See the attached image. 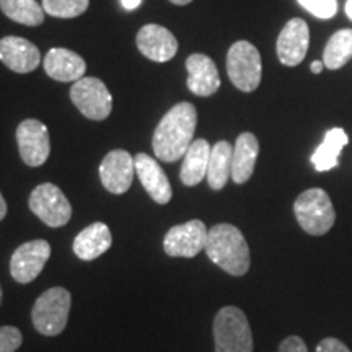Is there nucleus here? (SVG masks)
<instances>
[{"instance_id": "f257e3e1", "label": "nucleus", "mask_w": 352, "mask_h": 352, "mask_svg": "<svg viewBox=\"0 0 352 352\" xmlns=\"http://www.w3.org/2000/svg\"><path fill=\"white\" fill-rule=\"evenodd\" d=\"M197 124V111L195 104L182 101L175 104L158 122L153 132L152 147L155 157L162 162H176L192 144Z\"/></svg>"}, {"instance_id": "f03ea898", "label": "nucleus", "mask_w": 352, "mask_h": 352, "mask_svg": "<svg viewBox=\"0 0 352 352\" xmlns=\"http://www.w3.org/2000/svg\"><path fill=\"white\" fill-rule=\"evenodd\" d=\"M206 253L230 276H243L250 270V248L243 233L232 223H217L208 232Z\"/></svg>"}, {"instance_id": "7ed1b4c3", "label": "nucleus", "mask_w": 352, "mask_h": 352, "mask_svg": "<svg viewBox=\"0 0 352 352\" xmlns=\"http://www.w3.org/2000/svg\"><path fill=\"white\" fill-rule=\"evenodd\" d=\"M215 352H253L248 318L239 307H223L214 318Z\"/></svg>"}, {"instance_id": "20e7f679", "label": "nucleus", "mask_w": 352, "mask_h": 352, "mask_svg": "<svg viewBox=\"0 0 352 352\" xmlns=\"http://www.w3.org/2000/svg\"><path fill=\"white\" fill-rule=\"evenodd\" d=\"M294 212H296L298 226L314 236L328 233L336 220V212H334L328 192L320 188L303 191L296 199Z\"/></svg>"}, {"instance_id": "39448f33", "label": "nucleus", "mask_w": 352, "mask_h": 352, "mask_svg": "<svg viewBox=\"0 0 352 352\" xmlns=\"http://www.w3.org/2000/svg\"><path fill=\"white\" fill-rule=\"evenodd\" d=\"M72 296L67 289L52 287L41 294L34 302L32 318L33 324L44 336H56L67 327Z\"/></svg>"}, {"instance_id": "423d86ee", "label": "nucleus", "mask_w": 352, "mask_h": 352, "mask_svg": "<svg viewBox=\"0 0 352 352\" xmlns=\"http://www.w3.org/2000/svg\"><path fill=\"white\" fill-rule=\"evenodd\" d=\"M227 72L230 82L239 90L254 91L261 83L263 64L259 51L248 41H236L232 44L227 54Z\"/></svg>"}, {"instance_id": "0eeeda50", "label": "nucleus", "mask_w": 352, "mask_h": 352, "mask_svg": "<svg viewBox=\"0 0 352 352\" xmlns=\"http://www.w3.org/2000/svg\"><path fill=\"white\" fill-rule=\"evenodd\" d=\"M70 100L78 111L91 121L107 120L113 109V96L108 87L95 77H83L74 82Z\"/></svg>"}, {"instance_id": "6e6552de", "label": "nucleus", "mask_w": 352, "mask_h": 352, "mask_svg": "<svg viewBox=\"0 0 352 352\" xmlns=\"http://www.w3.org/2000/svg\"><path fill=\"white\" fill-rule=\"evenodd\" d=\"M30 209L47 227H63L72 217V206L60 188L43 183L30 196Z\"/></svg>"}, {"instance_id": "1a4fd4ad", "label": "nucleus", "mask_w": 352, "mask_h": 352, "mask_svg": "<svg viewBox=\"0 0 352 352\" xmlns=\"http://www.w3.org/2000/svg\"><path fill=\"white\" fill-rule=\"evenodd\" d=\"M208 228L202 220H189L182 226L171 227L164 239V248L168 256L195 258L206 248Z\"/></svg>"}, {"instance_id": "9d476101", "label": "nucleus", "mask_w": 352, "mask_h": 352, "mask_svg": "<svg viewBox=\"0 0 352 352\" xmlns=\"http://www.w3.org/2000/svg\"><path fill=\"white\" fill-rule=\"evenodd\" d=\"M51 256V245L46 240H32L20 245L10 258V274L16 283L30 284L41 274Z\"/></svg>"}, {"instance_id": "9b49d317", "label": "nucleus", "mask_w": 352, "mask_h": 352, "mask_svg": "<svg viewBox=\"0 0 352 352\" xmlns=\"http://www.w3.org/2000/svg\"><path fill=\"white\" fill-rule=\"evenodd\" d=\"M21 160L28 166H41L51 153L50 132L38 120H25L16 129Z\"/></svg>"}, {"instance_id": "f8f14e48", "label": "nucleus", "mask_w": 352, "mask_h": 352, "mask_svg": "<svg viewBox=\"0 0 352 352\" xmlns=\"http://www.w3.org/2000/svg\"><path fill=\"white\" fill-rule=\"evenodd\" d=\"M308 44H310V30L305 20H289L277 38V57L287 67H296L305 59Z\"/></svg>"}, {"instance_id": "ddd939ff", "label": "nucleus", "mask_w": 352, "mask_h": 352, "mask_svg": "<svg viewBox=\"0 0 352 352\" xmlns=\"http://www.w3.org/2000/svg\"><path fill=\"white\" fill-rule=\"evenodd\" d=\"M134 173V157L126 151H111L100 165L101 183L113 195H124L131 188Z\"/></svg>"}, {"instance_id": "4468645a", "label": "nucleus", "mask_w": 352, "mask_h": 352, "mask_svg": "<svg viewBox=\"0 0 352 352\" xmlns=\"http://www.w3.org/2000/svg\"><path fill=\"white\" fill-rule=\"evenodd\" d=\"M135 43H138L139 51L153 63H166L173 59L178 52V39L175 38V34L165 26L155 23L142 26Z\"/></svg>"}, {"instance_id": "2eb2a0df", "label": "nucleus", "mask_w": 352, "mask_h": 352, "mask_svg": "<svg viewBox=\"0 0 352 352\" xmlns=\"http://www.w3.org/2000/svg\"><path fill=\"white\" fill-rule=\"evenodd\" d=\"M135 173H138L140 183L147 195L152 197L157 204H168L173 189L168 182V176L162 170V166L157 164L155 158H152L147 153H138L134 157Z\"/></svg>"}, {"instance_id": "dca6fc26", "label": "nucleus", "mask_w": 352, "mask_h": 352, "mask_svg": "<svg viewBox=\"0 0 352 352\" xmlns=\"http://www.w3.org/2000/svg\"><path fill=\"white\" fill-rule=\"evenodd\" d=\"M0 60L13 72H33L41 63L39 50L28 39L20 36H6L0 39Z\"/></svg>"}, {"instance_id": "f3484780", "label": "nucleus", "mask_w": 352, "mask_h": 352, "mask_svg": "<svg viewBox=\"0 0 352 352\" xmlns=\"http://www.w3.org/2000/svg\"><path fill=\"white\" fill-rule=\"evenodd\" d=\"M188 88L197 96H210L220 88L217 65L209 56L191 54L186 59Z\"/></svg>"}, {"instance_id": "a211bd4d", "label": "nucleus", "mask_w": 352, "mask_h": 352, "mask_svg": "<svg viewBox=\"0 0 352 352\" xmlns=\"http://www.w3.org/2000/svg\"><path fill=\"white\" fill-rule=\"evenodd\" d=\"M44 70L57 82H77L87 72V64L77 52L65 47H52L44 57Z\"/></svg>"}, {"instance_id": "6ab92c4d", "label": "nucleus", "mask_w": 352, "mask_h": 352, "mask_svg": "<svg viewBox=\"0 0 352 352\" xmlns=\"http://www.w3.org/2000/svg\"><path fill=\"white\" fill-rule=\"evenodd\" d=\"M113 235L107 223L95 222L78 233L74 240V253L82 261H94L111 248Z\"/></svg>"}, {"instance_id": "aec40b11", "label": "nucleus", "mask_w": 352, "mask_h": 352, "mask_svg": "<svg viewBox=\"0 0 352 352\" xmlns=\"http://www.w3.org/2000/svg\"><path fill=\"white\" fill-rule=\"evenodd\" d=\"M259 155V142L252 132H243L236 139L233 147L232 179L236 184H243L252 178L254 165Z\"/></svg>"}, {"instance_id": "412c9836", "label": "nucleus", "mask_w": 352, "mask_h": 352, "mask_svg": "<svg viewBox=\"0 0 352 352\" xmlns=\"http://www.w3.org/2000/svg\"><path fill=\"white\" fill-rule=\"evenodd\" d=\"M210 151H212V147L206 139L192 140V144L189 145L183 157L182 173H179L183 184L196 186L208 176Z\"/></svg>"}, {"instance_id": "4be33fe9", "label": "nucleus", "mask_w": 352, "mask_h": 352, "mask_svg": "<svg viewBox=\"0 0 352 352\" xmlns=\"http://www.w3.org/2000/svg\"><path fill=\"white\" fill-rule=\"evenodd\" d=\"M349 142L346 131L341 127H333L327 132L321 142L311 155V164L316 171H329L340 165V153Z\"/></svg>"}, {"instance_id": "5701e85b", "label": "nucleus", "mask_w": 352, "mask_h": 352, "mask_svg": "<svg viewBox=\"0 0 352 352\" xmlns=\"http://www.w3.org/2000/svg\"><path fill=\"white\" fill-rule=\"evenodd\" d=\"M232 160H233V147L227 140H220L212 147L209 158L208 168V183L209 186L219 191L226 186L232 176Z\"/></svg>"}, {"instance_id": "b1692460", "label": "nucleus", "mask_w": 352, "mask_h": 352, "mask_svg": "<svg viewBox=\"0 0 352 352\" xmlns=\"http://www.w3.org/2000/svg\"><path fill=\"white\" fill-rule=\"evenodd\" d=\"M352 57V30H340L329 38L323 51V64L329 70L341 69Z\"/></svg>"}, {"instance_id": "393cba45", "label": "nucleus", "mask_w": 352, "mask_h": 352, "mask_svg": "<svg viewBox=\"0 0 352 352\" xmlns=\"http://www.w3.org/2000/svg\"><path fill=\"white\" fill-rule=\"evenodd\" d=\"M0 10L20 25L38 26L44 21V8L36 0H0Z\"/></svg>"}, {"instance_id": "a878e982", "label": "nucleus", "mask_w": 352, "mask_h": 352, "mask_svg": "<svg viewBox=\"0 0 352 352\" xmlns=\"http://www.w3.org/2000/svg\"><path fill=\"white\" fill-rule=\"evenodd\" d=\"M90 0H43V8L47 15L56 19H76L87 12Z\"/></svg>"}, {"instance_id": "bb28decb", "label": "nucleus", "mask_w": 352, "mask_h": 352, "mask_svg": "<svg viewBox=\"0 0 352 352\" xmlns=\"http://www.w3.org/2000/svg\"><path fill=\"white\" fill-rule=\"evenodd\" d=\"M311 15L321 20H329L336 15L338 0H297Z\"/></svg>"}, {"instance_id": "cd10ccee", "label": "nucleus", "mask_w": 352, "mask_h": 352, "mask_svg": "<svg viewBox=\"0 0 352 352\" xmlns=\"http://www.w3.org/2000/svg\"><path fill=\"white\" fill-rule=\"evenodd\" d=\"M23 342L21 333L15 327H0V352H15Z\"/></svg>"}, {"instance_id": "c85d7f7f", "label": "nucleus", "mask_w": 352, "mask_h": 352, "mask_svg": "<svg viewBox=\"0 0 352 352\" xmlns=\"http://www.w3.org/2000/svg\"><path fill=\"white\" fill-rule=\"evenodd\" d=\"M316 352H351V349L336 338H324L316 346Z\"/></svg>"}, {"instance_id": "c756f323", "label": "nucleus", "mask_w": 352, "mask_h": 352, "mask_svg": "<svg viewBox=\"0 0 352 352\" xmlns=\"http://www.w3.org/2000/svg\"><path fill=\"white\" fill-rule=\"evenodd\" d=\"M277 352H308L305 341L298 336H289L279 344Z\"/></svg>"}, {"instance_id": "7c9ffc66", "label": "nucleus", "mask_w": 352, "mask_h": 352, "mask_svg": "<svg viewBox=\"0 0 352 352\" xmlns=\"http://www.w3.org/2000/svg\"><path fill=\"white\" fill-rule=\"evenodd\" d=\"M140 3H142V0H121V6L126 8V10H135Z\"/></svg>"}, {"instance_id": "2f4dec72", "label": "nucleus", "mask_w": 352, "mask_h": 352, "mask_svg": "<svg viewBox=\"0 0 352 352\" xmlns=\"http://www.w3.org/2000/svg\"><path fill=\"white\" fill-rule=\"evenodd\" d=\"M311 72L314 74H321L323 72V69H324V64H323V60H315V63H311Z\"/></svg>"}, {"instance_id": "473e14b6", "label": "nucleus", "mask_w": 352, "mask_h": 352, "mask_svg": "<svg viewBox=\"0 0 352 352\" xmlns=\"http://www.w3.org/2000/svg\"><path fill=\"white\" fill-rule=\"evenodd\" d=\"M6 215H7V202L3 199L2 192H0V220L6 219Z\"/></svg>"}, {"instance_id": "72a5a7b5", "label": "nucleus", "mask_w": 352, "mask_h": 352, "mask_svg": "<svg viewBox=\"0 0 352 352\" xmlns=\"http://www.w3.org/2000/svg\"><path fill=\"white\" fill-rule=\"evenodd\" d=\"M346 15L352 21V0H347L346 2Z\"/></svg>"}, {"instance_id": "f704fd0d", "label": "nucleus", "mask_w": 352, "mask_h": 352, "mask_svg": "<svg viewBox=\"0 0 352 352\" xmlns=\"http://www.w3.org/2000/svg\"><path fill=\"white\" fill-rule=\"evenodd\" d=\"M171 3H175V6H188V3H191L192 0H170Z\"/></svg>"}, {"instance_id": "c9c22d12", "label": "nucleus", "mask_w": 352, "mask_h": 352, "mask_svg": "<svg viewBox=\"0 0 352 352\" xmlns=\"http://www.w3.org/2000/svg\"><path fill=\"white\" fill-rule=\"evenodd\" d=\"M2 298H3V294H2V285H0V305H2Z\"/></svg>"}]
</instances>
